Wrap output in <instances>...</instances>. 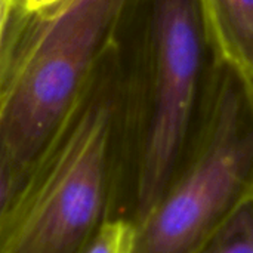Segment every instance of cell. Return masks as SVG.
Returning <instances> with one entry per match:
<instances>
[{
    "label": "cell",
    "instance_id": "6da1fadb",
    "mask_svg": "<svg viewBox=\"0 0 253 253\" xmlns=\"http://www.w3.org/2000/svg\"><path fill=\"white\" fill-rule=\"evenodd\" d=\"M133 191L135 156L110 44L70 113L19 173L0 212V253H80L105 219L132 221Z\"/></svg>",
    "mask_w": 253,
    "mask_h": 253
},
{
    "label": "cell",
    "instance_id": "7a4b0ae2",
    "mask_svg": "<svg viewBox=\"0 0 253 253\" xmlns=\"http://www.w3.org/2000/svg\"><path fill=\"white\" fill-rule=\"evenodd\" d=\"M111 44L135 156L136 225L172 176L218 56L199 0H123Z\"/></svg>",
    "mask_w": 253,
    "mask_h": 253
},
{
    "label": "cell",
    "instance_id": "3957f363",
    "mask_svg": "<svg viewBox=\"0 0 253 253\" xmlns=\"http://www.w3.org/2000/svg\"><path fill=\"white\" fill-rule=\"evenodd\" d=\"M123 0H59L28 9L15 0L0 44V156L28 165L82 95Z\"/></svg>",
    "mask_w": 253,
    "mask_h": 253
},
{
    "label": "cell",
    "instance_id": "277c9868",
    "mask_svg": "<svg viewBox=\"0 0 253 253\" xmlns=\"http://www.w3.org/2000/svg\"><path fill=\"white\" fill-rule=\"evenodd\" d=\"M253 197V82L218 59L172 176L136 224L135 253H196Z\"/></svg>",
    "mask_w": 253,
    "mask_h": 253
},
{
    "label": "cell",
    "instance_id": "5b68a950",
    "mask_svg": "<svg viewBox=\"0 0 253 253\" xmlns=\"http://www.w3.org/2000/svg\"><path fill=\"white\" fill-rule=\"evenodd\" d=\"M218 59L253 82V0H199Z\"/></svg>",
    "mask_w": 253,
    "mask_h": 253
},
{
    "label": "cell",
    "instance_id": "8992f818",
    "mask_svg": "<svg viewBox=\"0 0 253 253\" xmlns=\"http://www.w3.org/2000/svg\"><path fill=\"white\" fill-rule=\"evenodd\" d=\"M196 253H253V197L242 202Z\"/></svg>",
    "mask_w": 253,
    "mask_h": 253
},
{
    "label": "cell",
    "instance_id": "52a82bcc",
    "mask_svg": "<svg viewBox=\"0 0 253 253\" xmlns=\"http://www.w3.org/2000/svg\"><path fill=\"white\" fill-rule=\"evenodd\" d=\"M136 225L126 218H108L90 236L80 253H135Z\"/></svg>",
    "mask_w": 253,
    "mask_h": 253
},
{
    "label": "cell",
    "instance_id": "ba28073f",
    "mask_svg": "<svg viewBox=\"0 0 253 253\" xmlns=\"http://www.w3.org/2000/svg\"><path fill=\"white\" fill-rule=\"evenodd\" d=\"M16 178L18 175L15 169L0 157V212L16 182Z\"/></svg>",
    "mask_w": 253,
    "mask_h": 253
},
{
    "label": "cell",
    "instance_id": "9c48e42d",
    "mask_svg": "<svg viewBox=\"0 0 253 253\" xmlns=\"http://www.w3.org/2000/svg\"><path fill=\"white\" fill-rule=\"evenodd\" d=\"M13 3H15V0H0V44H1L3 33H4L6 22H7L9 15H10Z\"/></svg>",
    "mask_w": 253,
    "mask_h": 253
},
{
    "label": "cell",
    "instance_id": "30bf717a",
    "mask_svg": "<svg viewBox=\"0 0 253 253\" xmlns=\"http://www.w3.org/2000/svg\"><path fill=\"white\" fill-rule=\"evenodd\" d=\"M59 0H24L25 6L28 9H42V7H46L49 4H53Z\"/></svg>",
    "mask_w": 253,
    "mask_h": 253
}]
</instances>
